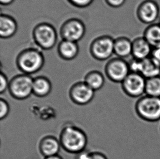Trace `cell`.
<instances>
[{"mask_svg": "<svg viewBox=\"0 0 160 159\" xmlns=\"http://www.w3.org/2000/svg\"><path fill=\"white\" fill-rule=\"evenodd\" d=\"M61 146L68 153L77 154L86 149L87 134L82 129L72 124L65 125L60 134Z\"/></svg>", "mask_w": 160, "mask_h": 159, "instance_id": "obj_1", "label": "cell"}, {"mask_svg": "<svg viewBox=\"0 0 160 159\" xmlns=\"http://www.w3.org/2000/svg\"><path fill=\"white\" fill-rule=\"evenodd\" d=\"M137 116L148 122H156L160 120V97L145 94L139 98L135 104Z\"/></svg>", "mask_w": 160, "mask_h": 159, "instance_id": "obj_2", "label": "cell"}, {"mask_svg": "<svg viewBox=\"0 0 160 159\" xmlns=\"http://www.w3.org/2000/svg\"><path fill=\"white\" fill-rule=\"evenodd\" d=\"M33 79L25 74L15 76L9 81V93L17 100L28 99L33 94Z\"/></svg>", "mask_w": 160, "mask_h": 159, "instance_id": "obj_3", "label": "cell"}, {"mask_svg": "<svg viewBox=\"0 0 160 159\" xmlns=\"http://www.w3.org/2000/svg\"><path fill=\"white\" fill-rule=\"evenodd\" d=\"M17 65L22 72L30 75L41 70L44 65L43 57L36 50H28L19 56Z\"/></svg>", "mask_w": 160, "mask_h": 159, "instance_id": "obj_4", "label": "cell"}, {"mask_svg": "<svg viewBox=\"0 0 160 159\" xmlns=\"http://www.w3.org/2000/svg\"><path fill=\"white\" fill-rule=\"evenodd\" d=\"M146 79L138 73H131L121 82L123 92L131 98H141L145 94Z\"/></svg>", "mask_w": 160, "mask_h": 159, "instance_id": "obj_5", "label": "cell"}, {"mask_svg": "<svg viewBox=\"0 0 160 159\" xmlns=\"http://www.w3.org/2000/svg\"><path fill=\"white\" fill-rule=\"evenodd\" d=\"M130 73L128 63L121 58L110 60L106 67V74L109 79L116 83H121Z\"/></svg>", "mask_w": 160, "mask_h": 159, "instance_id": "obj_6", "label": "cell"}, {"mask_svg": "<svg viewBox=\"0 0 160 159\" xmlns=\"http://www.w3.org/2000/svg\"><path fill=\"white\" fill-rule=\"evenodd\" d=\"M95 92L84 82H78L73 84L69 89V98L77 105H85L92 100Z\"/></svg>", "mask_w": 160, "mask_h": 159, "instance_id": "obj_7", "label": "cell"}, {"mask_svg": "<svg viewBox=\"0 0 160 159\" xmlns=\"http://www.w3.org/2000/svg\"><path fill=\"white\" fill-rule=\"evenodd\" d=\"M160 14L158 4L153 0H145L139 5L137 15L143 24L152 25L158 19Z\"/></svg>", "mask_w": 160, "mask_h": 159, "instance_id": "obj_8", "label": "cell"}, {"mask_svg": "<svg viewBox=\"0 0 160 159\" xmlns=\"http://www.w3.org/2000/svg\"><path fill=\"white\" fill-rule=\"evenodd\" d=\"M35 41L39 46L49 49L54 46L56 41V33L54 28L47 24H42L35 28Z\"/></svg>", "mask_w": 160, "mask_h": 159, "instance_id": "obj_9", "label": "cell"}, {"mask_svg": "<svg viewBox=\"0 0 160 159\" xmlns=\"http://www.w3.org/2000/svg\"><path fill=\"white\" fill-rule=\"evenodd\" d=\"M114 40L105 37L98 39L92 45L93 56L100 60H106L114 53Z\"/></svg>", "mask_w": 160, "mask_h": 159, "instance_id": "obj_10", "label": "cell"}, {"mask_svg": "<svg viewBox=\"0 0 160 159\" xmlns=\"http://www.w3.org/2000/svg\"><path fill=\"white\" fill-rule=\"evenodd\" d=\"M85 27L82 22L77 20H69L64 25L62 34L65 40L76 42L84 35Z\"/></svg>", "mask_w": 160, "mask_h": 159, "instance_id": "obj_11", "label": "cell"}, {"mask_svg": "<svg viewBox=\"0 0 160 159\" xmlns=\"http://www.w3.org/2000/svg\"><path fill=\"white\" fill-rule=\"evenodd\" d=\"M61 147L59 139L52 135L43 137L40 140L38 145L39 152L44 157L58 155Z\"/></svg>", "mask_w": 160, "mask_h": 159, "instance_id": "obj_12", "label": "cell"}, {"mask_svg": "<svg viewBox=\"0 0 160 159\" xmlns=\"http://www.w3.org/2000/svg\"><path fill=\"white\" fill-rule=\"evenodd\" d=\"M153 48L144 37H138L132 41L133 58L143 60L151 56Z\"/></svg>", "mask_w": 160, "mask_h": 159, "instance_id": "obj_13", "label": "cell"}, {"mask_svg": "<svg viewBox=\"0 0 160 159\" xmlns=\"http://www.w3.org/2000/svg\"><path fill=\"white\" fill-rule=\"evenodd\" d=\"M52 89V84L50 80L43 76L33 79V94L39 98L48 96Z\"/></svg>", "mask_w": 160, "mask_h": 159, "instance_id": "obj_14", "label": "cell"}, {"mask_svg": "<svg viewBox=\"0 0 160 159\" xmlns=\"http://www.w3.org/2000/svg\"><path fill=\"white\" fill-rule=\"evenodd\" d=\"M139 74L146 79L160 76V66L154 58L150 56L141 60Z\"/></svg>", "mask_w": 160, "mask_h": 159, "instance_id": "obj_15", "label": "cell"}, {"mask_svg": "<svg viewBox=\"0 0 160 159\" xmlns=\"http://www.w3.org/2000/svg\"><path fill=\"white\" fill-rule=\"evenodd\" d=\"M132 41L126 37H120L115 40L114 54L119 58L128 57L132 55Z\"/></svg>", "mask_w": 160, "mask_h": 159, "instance_id": "obj_16", "label": "cell"}, {"mask_svg": "<svg viewBox=\"0 0 160 159\" xmlns=\"http://www.w3.org/2000/svg\"><path fill=\"white\" fill-rule=\"evenodd\" d=\"M152 47H160V24L150 25L144 32V36Z\"/></svg>", "mask_w": 160, "mask_h": 159, "instance_id": "obj_17", "label": "cell"}, {"mask_svg": "<svg viewBox=\"0 0 160 159\" xmlns=\"http://www.w3.org/2000/svg\"><path fill=\"white\" fill-rule=\"evenodd\" d=\"M17 25L15 21L6 15H1L0 19V35L1 38L11 37L15 33Z\"/></svg>", "mask_w": 160, "mask_h": 159, "instance_id": "obj_18", "label": "cell"}, {"mask_svg": "<svg viewBox=\"0 0 160 159\" xmlns=\"http://www.w3.org/2000/svg\"><path fill=\"white\" fill-rule=\"evenodd\" d=\"M58 51L62 58L70 60L75 58L78 54V46L76 42L64 40L59 45Z\"/></svg>", "mask_w": 160, "mask_h": 159, "instance_id": "obj_19", "label": "cell"}, {"mask_svg": "<svg viewBox=\"0 0 160 159\" xmlns=\"http://www.w3.org/2000/svg\"><path fill=\"white\" fill-rule=\"evenodd\" d=\"M85 83L94 91L101 89L104 86V76L98 71H91L87 74L84 78Z\"/></svg>", "mask_w": 160, "mask_h": 159, "instance_id": "obj_20", "label": "cell"}, {"mask_svg": "<svg viewBox=\"0 0 160 159\" xmlns=\"http://www.w3.org/2000/svg\"><path fill=\"white\" fill-rule=\"evenodd\" d=\"M145 94L160 97V76L146 79Z\"/></svg>", "mask_w": 160, "mask_h": 159, "instance_id": "obj_21", "label": "cell"}, {"mask_svg": "<svg viewBox=\"0 0 160 159\" xmlns=\"http://www.w3.org/2000/svg\"><path fill=\"white\" fill-rule=\"evenodd\" d=\"M76 155V159H108L103 153L100 152H89L86 149Z\"/></svg>", "mask_w": 160, "mask_h": 159, "instance_id": "obj_22", "label": "cell"}, {"mask_svg": "<svg viewBox=\"0 0 160 159\" xmlns=\"http://www.w3.org/2000/svg\"><path fill=\"white\" fill-rule=\"evenodd\" d=\"M10 111V107L6 100L1 98L0 100V119L2 120L8 116Z\"/></svg>", "mask_w": 160, "mask_h": 159, "instance_id": "obj_23", "label": "cell"}, {"mask_svg": "<svg viewBox=\"0 0 160 159\" xmlns=\"http://www.w3.org/2000/svg\"><path fill=\"white\" fill-rule=\"evenodd\" d=\"M9 81L7 78V76L1 72L0 75V93L3 94L7 89H8Z\"/></svg>", "mask_w": 160, "mask_h": 159, "instance_id": "obj_24", "label": "cell"}, {"mask_svg": "<svg viewBox=\"0 0 160 159\" xmlns=\"http://www.w3.org/2000/svg\"><path fill=\"white\" fill-rule=\"evenodd\" d=\"M93 0H69L74 5L78 7L88 6Z\"/></svg>", "mask_w": 160, "mask_h": 159, "instance_id": "obj_25", "label": "cell"}, {"mask_svg": "<svg viewBox=\"0 0 160 159\" xmlns=\"http://www.w3.org/2000/svg\"><path fill=\"white\" fill-rule=\"evenodd\" d=\"M126 0H106V2L110 6L118 8L123 5Z\"/></svg>", "mask_w": 160, "mask_h": 159, "instance_id": "obj_26", "label": "cell"}, {"mask_svg": "<svg viewBox=\"0 0 160 159\" xmlns=\"http://www.w3.org/2000/svg\"><path fill=\"white\" fill-rule=\"evenodd\" d=\"M151 56L160 66V47L153 49Z\"/></svg>", "mask_w": 160, "mask_h": 159, "instance_id": "obj_27", "label": "cell"}, {"mask_svg": "<svg viewBox=\"0 0 160 159\" xmlns=\"http://www.w3.org/2000/svg\"><path fill=\"white\" fill-rule=\"evenodd\" d=\"M0 1H1V4L7 5V4H10L14 0H0Z\"/></svg>", "mask_w": 160, "mask_h": 159, "instance_id": "obj_28", "label": "cell"}, {"mask_svg": "<svg viewBox=\"0 0 160 159\" xmlns=\"http://www.w3.org/2000/svg\"><path fill=\"white\" fill-rule=\"evenodd\" d=\"M44 159H63L62 157H61L60 156L58 155H55L50 157H44Z\"/></svg>", "mask_w": 160, "mask_h": 159, "instance_id": "obj_29", "label": "cell"}, {"mask_svg": "<svg viewBox=\"0 0 160 159\" xmlns=\"http://www.w3.org/2000/svg\"><path fill=\"white\" fill-rule=\"evenodd\" d=\"M159 129H160V128H159Z\"/></svg>", "mask_w": 160, "mask_h": 159, "instance_id": "obj_30", "label": "cell"}, {"mask_svg": "<svg viewBox=\"0 0 160 159\" xmlns=\"http://www.w3.org/2000/svg\"></svg>", "mask_w": 160, "mask_h": 159, "instance_id": "obj_31", "label": "cell"}]
</instances>
